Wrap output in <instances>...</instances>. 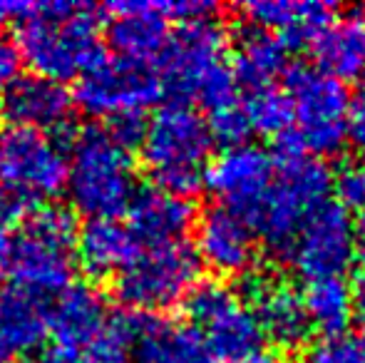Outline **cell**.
Returning a JSON list of instances; mask_svg holds the SVG:
<instances>
[{
	"instance_id": "f546056e",
	"label": "cell",
	"mask_w": 365,
	"mask_h": 363,
	"mask_svg": "<svg viewBox=\"0 0 365 363\" xmlns=\"http://www.w3.org/2000/svg\"><path fill=\"white\" fill-rule=\"evenodd\" d=\"M336 192L343 207L365 212V160L351 162L336 177Z\"/></svg>"
},
{
	"instance_id": "74e56055",
	"label": "cell",
	"mask_w": 365,
	"mask_h": 363,
	"mask_svg": "<svg viewBox=\"0 0 365 363\" xmlns=\"http://www.w3.org/2000/svg\"><path fill=\"white\" fill-rule=\"evenodd\" d=\"M239 363H284V361H281L276 354H271V351H264V349H261L259 354L249 356V359H244V361H239Z\"/></svg>"
},
{
	"instance_id": "ba28073f",
	"label": "cell",
	"mask_w": 365,
	"mask_h": 363,
	"mask_svg": "<svg viewBox=\"0 0 365 363\" xmlns=\"http://www.w3.org/2000/svg\"><path fill=\"white\" fill-rule=\"evenodd\" d=\"M0 187L28 202L55 199L68 187V147L53 132L0 125Z\"/></svg>"
},
{
	"instance_id": "4fadbf2b",
	"label": "cell",
	"mask_w": 365,
	"mask_h": 363,
	"mask_svg": "<svg viewBox=\"0 0 365 363\" xmlns=\"http://www.w3.org/2000/svg\"><path fill=\"white\" fill-rule=\"evenodd\" d=\"M276 160L256 145L226 147L204 170V182L226 204L231 214L254 227L269 187L274 182Z\"/></svg>"
},
{
	"instance_id": "b9f144b4",
	"label": "cell",
	"mask_w": 365,
	"mask_h": 363,
	"mask_svg": "<svg viewBox=\"0 0 365 363\" xmlns=\"http://www.w3.org/2000/svg\"><path fill=\"white\" fill-rule=\"evenodd\" d=\"M363 262H365V257H363Z\"/></svg>"
},
{
	"instance_id": "6da1fadb",
	"label": "cell",
	"mask_w": 365,
	"mask_h": 363,
	"mask_svg": "<svg viewBox=\"0 0 365 363\" xmlns=\"http://www.w3.org/2000/svg\"><path fill=\"white\" fill-rule=\"evenodd\" d=\"M15 48L35 75L58 83L82 78L105 60L100 18L82 3H33Z\"/></svg>"
},
{
	"instance_id": "4316f807",
	"label": "cell",
	"mask_w": 365,
	"mask_h": 363,
	"mask_svg": "<svg viewBox=\"0 0 365 363\" xmlns=\"http://www.w3.org/2000/svg\"><path fill=\"white\" fill-rule=\"evenodd\" d=\"M244 112L249 117L251 132H261V135H284L293 125V110L291 100L284 90L264 88V90H251L249 100L244 102Z\"/></svg>"
},
{
	"instance_id": "4dcf8cb0",
	"label": "cell",
	"mask_w": 365,
	"mask_h": 363,
	"mask_svg": "<svg viewBox=\"0 0 365 363\" xmlns=\"http://www.w3.org/2000/svg\"><path fill=\"white\" fill-rule=\"evenodd\" d=\"M30 204L25 197H20L13 189L0 187V234H5V229L20 227V224L28 219Z\"/></svg>"
},
{
	"instance_id": "277c9868",
	"label": "cell",
	"mask_w": 365,
	"mask_h": 363,
	"mask_svg": "<svg viewBox=\"0 0 365 363\" xmlns=\"http://www.w3.org/2000/svg\"><path fill=\"white\" fill-rule=\"evenodd\" d=\"M140 147L157 187L189 197L204 184V162L212 155L214 137L202 112L174 100L152 115Z\"/></svg>"
},
{
	"instance_id": "5bb4252c",
	"label": "cell",
	"mask_w": 365,
	"mask_h": 363,
	"mask_svg": "<svg viewBox=\"0 0 365 363\" xmlns=\"http://www.w3.org/2000/svg\"><path fill=\"white\" fill-rule=\"evenodd\" d=\"M117 324L137 363H217L194 324H177L167 316L145 311L117 316Z\"/></svg>"
},
{
	"instance_id": "52a82bcc",
	"label": "cell",
	"mask_w": 365,
	"mask_h": 363,
	"mask_svg": "<svg viewBox=\"0 0 365 363\" xmlns=\"http://www.w3.org/2000/svg\"><path fill=\"white\" fill-rule=\"evenodd\" d=\"M286 95L293 110V137L313 155H336L348 140L351 95L343 83L308 65L286 70Z\"/></svg>"
},
{
	"instance_id": "9a60e30c",
	"label": "cell",
	"mask_w": 365,
	"mask_h": 363,
	"mask_svg": "<svg viewBox=\"0 0 365 363\" xmlns=\"http://www.w3.org/2000/svg\"><path fill=\"white\" fill-rule=\"evenodd\" d=\"M197 257L219 276L246 274L256 259L251 227L226 207L207 209L197 227Z\"/></svg>"
},
{
	"instance_id": "d6986e66",
	"label": "cell",
	"mask_w": 365,
	"mask_h": 363,
	"mask_svg": "<svg viewBox=\"0 0 365 363\" xmlns=\"http://www.w3.org/2000/svg\"><path fill=\"white\" fill-rule=\"evenodd\" d=\"M50 306L45 296L20 286L0 289V363H18L45 341Z\"/></svg>"
},
{
	"instance_id": "5b68a950",
	"label": "cell",
	"mask_w": 365,
	"mask_h": 363,
	"mask_svg": "<svg viewBox=\"0 0 365 363\" xmlns=\"http://www.w3.org/2000/svg\"><path fill=\"white\" fill-rule=\"evenodd\" d=\"M77 222L65 207H40L28 214L10 242V274L15 286L38 296L60 294L73 284Z\"/></svg>"
},
{
	"instance_id": "d4e9b609",
	"label": "cell",
	"mask_w": 365,
	"mask_h": 363,
	"mask_svg": "<svg viewBox=\"0 0 365 363\" xmlns=\"http://www.w3.org/2000/svg\"><path fill=\"white\" fill-rule=\"evenodd\" d=\"M286 73V45L274 33L261 28H246L241 33L234 60L236 83L249 90L274 88V80Z\"/></svg>"
},
{
	"instance_id": "d590c367",
	"label": "cell",
	"mask_w": 365,
	"mask_h": 363,
	"mask_svg": "<svg viewBox=\"0 0 365 363\" xmlns=\"http://www.w3.org/2000/svg\"><path fill=\"white\" fill-rule=\"evenodd\" d=\"M8 272H10V239L5 234H0V284L5 281Z\"/></svg>"
},
{
	"instance_id": "8fae6325",
	"label": "cell",
	"mask_w": 365,
	"mask_h": 363,
	"mask_svg": "<svg viewBox=\"0 0 365 363\" xmlns=\"http://www.w3.org/2000/svg\"><path fill=\"white\" fill-rule=\"evenodd\" d=\"M162 95V78L149 65L112 58L82 75L75 90V102L92 117L117 120L142 115Z\"/></svg>"
},
{
	"instance_id": "d6a6232c",
	"label": "cell",
	"mask_w": 365,
	"mask_h": 363,
	"mask_svg": "<svg viewBox=\"0 0 365 363\" xmlns=\"http://www.w3.org/2000/svg\"><path fill=\"white\" fill-rule=\"evenodd\" d=\"M20 55H18V48L8 40L0 38V97L5 95V90L20 78L18 70H20Z\"/></svg>"
},
{
	"instance_id": "7c38bea8",
	"label": "cell",
	"mask_w": 365,
	"mask_h": 363,
	"mask_svg": "<svg viewBox=\"0 0 365 363\" xmlns=\"http://www.w3.org/2000/svg\"><path fill=\"white\" fill-rule=\"evenodd\" d=\"M293 272L308 281L336 279L356 259V224L343 204L326 202L311 214L286 249Z\"/></svg>"
},
{
	"instance_id": "9c48e42d",
	"label": "cell",
	"mask_w": 365,
	"mask_h": 363,
	"mask_svg": "<svg viewBox=\"0 0 365 363\" xmlns=\"http://www.w3.org/2000/svg\"><path fill=\"white\" fill-rule=\"evenodd\" d=\"M199 267L197 252L184 242L147 247L115 276V294L132 311L154 314L192 294L199 284Z\"/></svg>"
},
{
	"instance_id": "603a6c76",
	"label": "cell",
	"mask_w": 365,
	"mask_h": 363,
	"mask_svg": "<svg viewBox=\"0 0 365 363\" xmlns=\"http://www.w3.org/2000/svg\"><path fill=\"white\" fill-rule=\"evenodd\" d=\"M137 244L127 224L117 219H87L77 229L75 257L92 279H110L140 254Z\"/></svg>"
},
{
	"instance_id": "8992f818",
	"label": "cell",
	"mask_w": 365,
	"mask_h": 363,
	"mask_svg": "<svg viewBox=\"0 0 365 363\" xmlns=\"http://www.w3.org/2000/svg\"><path fill=\"white\" fill-rule=\"evenodd\" d=\"M333 175L326 162L306 155L276 157L274 182L254 227L271 249L286 254L293 237L316 209L326 204Z\"/></svg>"
},
{
	"instance_id": "3957f363",
	"label": "cell",
	"mask_w": 365,
	"mask_h": 363,
	"mask_svg": "<svg viewBox=\"0 0 365 363\" xmlns=\"http://www.w3.org/2000/svg\"><path fill=\"white\" fill-rule=\"evenodd\" d=\"M224 25L217 18H199L184 23L162 53V85L179 102L199 100L209 110H221L236 100L234 70L226 65Z\"/></svg>"
},
{
	"instance_id": "ab89813d",
	"label": "cell",
	"mask_w": 365,
	"mask_h": 363,
	"mask_svg": "<svg viewBox=\"0 0 365 363\" xmlns=\"http://www.w3.org/2000/svg\"><path fill=\"white\" fill-rule=\"evenodd\" d=\"M358 344H361V351H363V356H365V331H363V336H361V341H358Z\"/></svg>"
},
{
	"instance_id": "cb8c5ba5",
	"label": "cell",
	"mask_w": 365,
	"mask_h": 363,
	"mask_svg": "<svg viewBox=\"0 0 365 363\" xmlns=\"http://www.w3.org/2000/svg\"><path fill=\"white\" fill-rule=\"evenodd\" d=\"M318 70L338 83L365 78V18L348 15L333 20L321 38L313 43Z\"/></svg>"
},
{
	"instance_id": "836d02e7",
	"label": "cell",
	"mask_w": 365,
	"mask_h": 363,
	"mask_svg": "<svg viewBox=\"0 0 365 363\" xmlns=\"http://www.w3.org/2000/svg\"><path fill=\"white\" fill-rule=\"evenodd\" d=\"M348 140L356 145V150L365 155V88L351 102V117H348Z\"/></svg>"
},
{
	"instance_id": "8d00e7d4",
	"label": "cell",
	"mask_w": 365,
	"mask_h": 363,
	"mask_svg": "<svg viewBox=\"0 0 365 363\" xmlns=\"http://www.w3.org/2000/svg\"><path fill=\"white\" fill-rule=\"evenodd\" d=\"M353 309H358V314L365 319V276H361L356 291H353Z\"/></svg>"
},
{
	"instance_id": "e0dca14e",
	"label": "cell",
	"mask_w": 365,
	"mask_h": 363,
	"mask_svg": "<svg viewBox=\"0 0 365 363\" xmlns=\"http://www.w3.org/2000/svg\"><path fill=\"white\" fill-rule=\"evenodd\" d=\"M107 40L117 50V58L149 65L152 58H162L169 43V20L162 3H112Z\"/></svg>"
},
{
	"instance_id": "2e32d148",
	"label": "cell",
	"mask_w": 365,
	"mask_h": 363,
	"mask_svg": "<svg viewBox=\"0 0 365 363\" xmlns=\"http://www.w3.org/2000/svg\"><path fill=\"white\" fill-rule=\"evenodd\" d=\"M246 296L254 301V316L264 336H269L281 349H298L311 334V321L306 316L303 299L286 281L271 276H251Z\"/></svg>"
},
{
	"instance_id": "60d3db41",
	"label": "cell",
	"mask_w": 365,
	"mask_h": 363,
	"mask_svg": "<svg viewBox=\"0 0 365 363\" xmlns=\"http://www.w3.org/2000/svg\"><path fill=\"white\" fill-rule=\"evenodd\" d=\"M363 18H365V5H363Z\"/></svg>"
},
{
	"instance_id": "f35d334b",
	"label": "cell",
	"mask_w": 365,
	"mask_h": 363,
	"mask_svg": "<svg viewBox=\"0 0 365 363\" xmlns=\"http://www.w3.org/2000/svg\"><path fill=\"white\" fill-rule=\"evenodd\" d=\"M358 232H361L365 239V212H361V219H358Z\"/></svg>"
},
{
	"instance_id": "30bf717a",
	"label": "cell",
	"mask_w": 365,
	"mask_h": 363,
	"mask_svg": "<svg viewBox=\"0 0 365 363\" xmlns=\"http://www.w3.org/2000/svg\"><path fill=\"white\" fill-rule=\"evenodd\" d=\"M187 314L202 331L214 359L239 363L259 354L264 331L254 311L244 309L229 286L219 281H202L187 296Z\"/></svg>"
},
{
	"instance_id": "1f68e13d",
	"label": "cell",
	"mask_w": 365,
	"mask_h": 363,
	"mask_svg": "<svg viewBox=\"0 0 365 363\" xmlns=\"http://www.w3.org/2000/svg\"><path fill=\"white\" fill-rule=\"evenodd\" d=\"M107 130H110V135L115 137L122 147H127V150H130V147H135V145H142L147 122L142 120V115H127V117L110 120Z\"/></svg>"
},
{
	"instance_id": "ffe728a7",
	"label": "cell",
	"mask_w": 365,
	"mask_h": 363,
	"mask_svg": "<svg viewBox=\"0 0 365 363\" xmlns=\"http://www.w3.org/2000/svg\"><path fill=\"white\" fill-rule=\"evenodd\" d=\"M130 224L137 242L147 247L177 244L194 224V204L187 197H177L159 187L137 189L130 204Z\"/></svg>"
},
{
	"instance_id": "44dd1931",
	"label": "cell",
	"mask_w": 365,
	"mask_h": 363,
	"mask_svg": "<svg viewBox=\"0 0 365 363\" xmlns=\"http://www.w3.org/2000/svg\"><path fill=\"white\" fill-rule=\"evenodd\" d=\"M254 28L274 30V35L286 48L316 43L323 30L333 23V5L313 3V0H251L241 5Z\"/></svg>"
},
{
	"instance_id": "ac0fdd59",
	"label": "cell",
	"mask_w": 365,
	"mask_h": 363,
	"mask_svg": "<svg viewBox=\"0 0 365 363\" xmlns=\"http://www.w3.org/2000/svg\"><path fill=\"white\" fill-rule=\"evenodd\" d=\"M3 112L13 125L35 127V130H63L70 120L75 97L65 83L43 78V75H20L5 95L0 97Z\"/></svg>"
},
{
	"instance_id": "484cf974",
	"label": "cell",
	"mask_w": 365,
	"mask_h": 363,
	"mask_svg": "<svg viewBox=\"0 0 365 363\" xmlns=\"http://www.w3.org/2000/svg\"><path fill=\"white\" fill-rule=\"evenodd\" d=\"M301 299L311 326L323 331V336H338L353 316V291L341 276L308 281Z\"/></svg>"
},
{
	"instance_id": "e575fe53",
	"label": "cell",
	"mask_w": 365,
	"mask_h": 363,
	"mask_svg": "<svg viewBox=\"0 0 365 363\" xmlns=\"http://www.w3.org/2000/svg\"><path fill=\"white\" fill-rule=\"evenodd\" d=\"M38 363H90L85 349H68V346H58L48 349L43 356L38 359Z\"/></svg>"
},
{
	"instance_id": "7a4b0ae2",
	"label": "cell",
	"mask_w": 365,
	"mask_h": 363,
	"mask_svg": "<svg viewBox=\"0 0 365 363\" xmlns=\"http://www.w3.org/2000/svg\"><path fill=\"white\" fill-rule=\"evenodd\" d=\"M70 202L87 219H115L137 194L135 162L107 127H85L68 140Z\"/></svg>"
},
{
	"instance_id": "f1b7e54d",
	"label": "cell",
	"mask_w": 365,
	"mask_h": 363,
	"mask_svg": "<svg viewBox=\"0 0 365 363\" xmlns=\"http://www.w3.org/2000/svg\"><path fill=\"white\" fill-rule=\"evenodd\" d=\"M306 363H365L361 344L348 336H323L308 349Z\"/></svg>"
},
{
	"instance_id": "83f0119b",
	"label": "cell",
	"mask_w": 365,
	"mask_h": 363,
	"mask_svg": "<svg viewBox=\"0 0 365 363\" xmlns=\"http://www.w3.org/2000/svg\"><path fill=\"white\" fill-rule=\"evenodd\" d=\"M209 130H212L214 142L219 140L226 147L246 145V137L251 135V125L244 112V105L231 102V105L221 107V110H214L212 120H209Z\"/></svg>"
},
{
	"instance_id": "7402d4cb",
	"label": "cell",
	"mask_w": 365,
	"mask_h": 363,
	"mask_svg": "<svg viewBox=\"0 0 365 363\" xmlns=\"http://www.w3.org/2000/svg\"><path fill=\"white\" fill-rule=\"evenodd\" d=\"M110 326L105 296L92 284H70L50 306V331L58 346L87 349Z\"/></svg>"
}]
</instances>
